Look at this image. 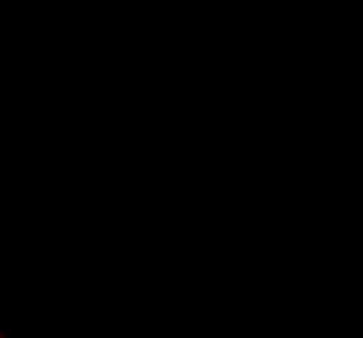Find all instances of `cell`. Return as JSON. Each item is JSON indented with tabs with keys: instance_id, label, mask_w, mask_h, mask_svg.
Masks as SVG:
<instances>
[]
</instances>
